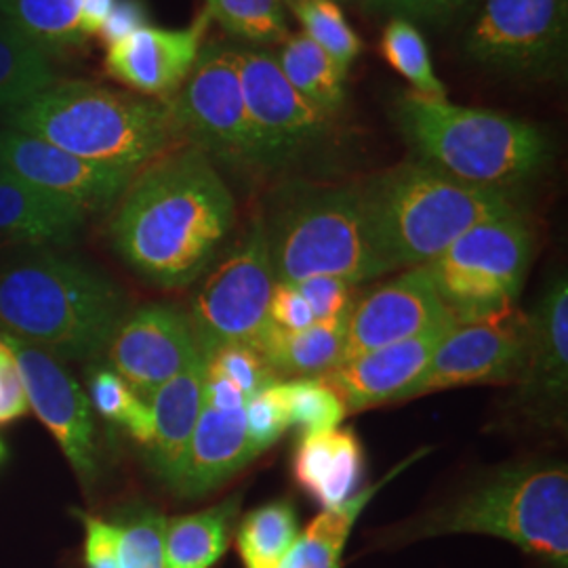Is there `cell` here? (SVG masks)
Listing matches in <instances>:
<instances>
[{
  "label": "cell",
  "instance_id": "cell-1",
  "mask_svg": "<svg viewBox=\"0 0 568 568\" xmlns=\"http://www.w3.org/2000/svg\"><path fill=\"white\" fill-rule=\"evenodd\" d=\"M236 203L201 148L182 143L145 164L110 224L116 253L148 283L183 288L215 264Z\"/></svg>",
  "mask_w": 568,
  "mask_h": 568
},
{
  "label": "cell",
  "instance_id": "cell-2",
  "mask_svg": "<svg viewBox=\"0 0 568 568\" xmlns=\"http://www.w3.org/2000/svg\"><path fill=\"white\" fill-rule=\"evenodd\" d=\"M124 314L116 284L55 246L0 251V333L58 361H91Z\"/></svg>",
  "mask_w": 568,
  "mask_h": 568
},
{
  "label": "cell",
  "instance_id": "cell-3",
  "mask_svg": "<svg viewBox=\"0 0 568 568\" xmlns=\"http://www.w3.org/2000/svg\"><path fill=\"white\" fill-rule=\"evenodd\" d=\"M4 121L79 159L129 171L187 143L171 103L89 81L55 82Z\"/></svg>",
  "mask_w": 568,
  "mask_h": 568
},
{
  "label": "cell",
  "instance_id": "cell-4",
  "mask_svg": "<svg viewBox=\"0 0 568 568\" xmlns=\"http://www.w3.org/2000/svg\"><path fill=\"white\" fill-rule=\"evenodd\" d=\"M358 187L392 270L426 265L474 225L523 211L514 190L469 185L422 161L392 166Z\"/></svg>",
  "mask_w": 568,
  "mask_h": 568
},
{
  "label": "cell",
  "instance_id": "cell-5",
  "mask_svg": "<svg viewBox=\"0 0 568 568\" xmlns=\"http://www.w3.org/2000/svg\"><path fill=\"white\" fill-rule=\"evenodd\" d=\"M400 532L396 541L405 544L445 535H488L554 568H567V464L539 459L501 467Z\"/></svg>",
  "mask_w": 568,
  "mask_h": 568
},
{
  "label": "cell",
  "instance_id": "cell-6",
  "mask_svg": "<svg viewBox=\"0 0 568 568\" xmlns=\"http://www.w3.org/2000/svg\"><path fill=\"white\" fill-rule=\"evenodd\" d=\"M394 114L422 163L469 185L514 190L539 175L549 161L546 135L508 114L415 91L396 100Z\"/></svg>",
  "mask_w": 568,
  "mask_h": 568
},
{
  "label": "cell",
  "instance_id": "cell-7",
  "mask_svg": "<svg viewBox=\"0 0 568 568\" xmlns=\"http://www.w3.org/2000/svg\"><path fill=\"white\" fill-rule=\"evenodd\" d=\"M265 230L278 283L335 276L361 284L394 272L375 243L358 185L310 192Z\"/></svg>",
  "mask_w": 568,
  "mask_h": 568
},
{
  "label": "cell",
  "instance_id": "cell-8",
  "mask_svg": "<svg viewBox=\"0 0 568 568\" xmlns=\"http://www.w3.org/2000/svg\"><path fill=\"white\" fill-rule=\"evenodd\" d=\"M535 236L523 211L474 225L427 262V276L457 323L516 305Z\"/></svg>",
  "mask_w": 568,
  "mask_h": 568
},
{
  "label": "cell",
  "instance_id": "cell-9",
  "mask_svg": "<svg viewBox=\"0 0 568 568\" xmlns=\"http://www.w3.org/2000/svg\"><path fill=\"white\" fill-rule=\"evenodd\" d=\"M276 283L264 217L255 215L243 236L201 276L185 312L201 356L209 358L227 344L257 347Z\"/></svg>",
  "mask_w": 568,
  "mask_h": 568
},
{
  "label": "cell",
  "instance_id": "cell-10",
  "mask_svg": "<svg viewBox=\"0 0 568 568\" xmlns=\"http://www.w3.org/2000/svg\"><path fill=\"white\" fill-rule=\"evenodd\" d=\"M183 140L209 159L260 166L257 143L236 68V47H203L182 89L169 100Z\"/></svg>",
  "mask_w": 568,
  "mask_h": 568
},
{
  "label": "cell",
  "instance_id": "cell-11",
  "mask_svg": "<svg viewBox=\"0 0 568 568\" xmlns=\"http://www.w3.org/2000/svg\"><path fill=\"white\" fill-rule=\"evenodd\" d=\"M527 344L528 316L516 305L462 321L445 335L400 403L450 387L518 384Z\"/></svg>",
  "mask_w": 568,
  "mask_h": 568
},
{
  "label": "cell",
  "instance_id": "cell-12",
  "mask_svg": "<svg viewBox=\"0 0 568 568\" xmlns=\"http://www.w3.org/2000/svg\"><path fill=\"white\" fill-rule=\"evenodd\" d=\"M568 0H485L467 28V55L509 74H541L567 51Z\"/></svg>",
  "mask_w": 568,
  "mask_h": 568
},
{
  "label": "cell",
  "instance_id": "cell-13",
  "mask_svg": "<svg viewBox=\"0 0 568 568\" xmlns=\"http://www.w3.org/2000/svg\"><path fill=\"white\" fill-rule=\"evenodd\" d=\"M236 68L260 166L288 163L325 138L328 116L286 81L272 53L236 47Z\"/></svg>",
  "mask_w": 568,
  "mask_h": 568
},
{
  "label": "cell",
  "instance_id": "cell-14",
  "mask_svg": "<svg viewBox=\"0 0 568 568\" xmlns=\"http://www.w3.org/2000/svg\"><path fill=\"white\" fill-rule=\"evenodd\" d=\"M20 371L28 405L58 440L61 453L84 488L100 478V448L89 396L58 358L18 337L0 333Z\"/></svg>",
  "mask_w": 568,
  "mask_h": 568
},
{
  "label": "cell",
  "instance_id": "cell-15",
  "mask_svg": "<svg viewBox=\"0 0 568 568\" xmlns=\"http://www.w3.org/2000/svg\"><path fill=\"white\" fill-rule=\"evenodd\" d=\"M105 356L110 368L150 405L154 392L201 358V352L183 310L148 304L122 316Z\"/></svg>",
  "mask_w": 568,
  "mask_h": 568
},
{
  "label": "cell",
  "instance_id": "cell-16",
  "mask_svg": "<svg viewBox=\"0 0 568 568\" xmlns=\"http://www.w3.org/2000/svg\"><path fill=\"white\" fill-rule=\"evenodd\" d=\"M0 164L20 182L79 206L87 215L121 201L138 171L91 163L16 129H0Z\"/></svg>",
  "mask_w": 568,
  "mask_h": 568
},
{
  "label": "cell",
  "instance_id": "cell-17",
  "mask_svg": "<svg viewBox=\"0 0 568 568\" xmlns=\"http://www.w3.org/2000/svg\"><path fill=\"white\" fill-rule=\"evenodd\" d=\"M448 321L457 318L443 304L426 267H408L356 300L347 321L344 361L405 342Z\"/></svg>",
  "mask_w": 568,
  "mask_h": 568
},
{
  "label": "cell",
  "instance_id": "cell-18",
  "mask_svg": "<svg viewBox=\"0 0 568 568\" xmlns=\"http://www.w3.org/2000/svg\"><path fill=\"white\" fill-rule=\"evenodd\" d=\"M211 16L203 9L185 28L143 26L108 47L105 72L143 98L169 102L190 77L204 47Z\"/></svg>",
  "mask_w": 568,
  "mask_h": 568
},
{
  "label": "cell",
  "instance_id": "cell-19",
  "mask_svg": "<svg viewBox=\"0 0 568 568\" xmlns=\"http://www.w3.org/2000/svg\"><path fill=\"white\" fill-rule=\"evenodd\" d=\"M455 325L457 321L440 323L405 342L344 361L323 379L344 400L347 415L400 403L406 389L419 379L436 347Z\"/></svg>",
  "mask_w": 568,
  "mask_h": 568
},
{
  "label": "cell",
  "instance_id": "cell-20",
  "mask_svg": "<svg viewBox=\"0 0 568 568\" xmlns=\"http://www.w3.org/2000/svg\"><path fill=\"white\" fill-rule=\"evenodd\" d=\"M528 316L527 358L518 379L525 408L546 417L565 415L568 392L567 276L549 284Z\"/></svg>",
  "mask_w": 568,
  "mask_h": 568
},
{
  "label": "cell",
  "instance_id": "cell-21",
  "mask_svg": "<svg viewBox=\"0 0 568 568\" xmlns=\"http://www.w3.org/2000/svg\"><path fill=\"white\" fill-rule=\"evenodd\" d=\"M253 459H257V455L246 436L244 408L217 410L203 406L180 469L169 488L185 499H199L224 487Z\"/></svg>",
  "mask_w": 568,
  "mask_h": 568
},
{
  "label": "cell",
  "instance_id": "cell-22",
  "mask_svg": "<svg viewBox=\"0 0 568 568\" xmlns=\"http://www.w3.org/2000/svg\"><path fill=\"white\" fill-rule=\"evenodd\" d=\"M365 476V448L352 427L302 434L293 453L295 485L323 509L354 497Z\"/></svg>",
  "mask_w": 568,
  "mask_h": 568
},
{
  "label": "cell",
  "instance_id": "cell-23",
  "mask_svg": "<svg viewBox=\"0 0 568 568\" xmlns=\"http://www.w3.org/2000/svg\"><path fill=\"white\" fill-rule=\"evenodd\" d=\"M87 213L16 178L0 183V251L74 243Z\"/></svg>",
  "mask_w": 568,
  "mask_h": 568
},
{
  "label": "cell",
  "instance_id": "cell-24",
  "mask_svg": "<svg viewBox=\"0 0 568 568\" xmlns=\"http://www.w3.org/2000/svg\"><path fill=\"white\" fill-rule=\"evenodd\" d=\"M204 358H196L150 398L152 440L148 459L154 474L169 487L175 478L187 443L199 424L204 400Z\"/></svg>",
  "mask_w": 568,
  "mask_h": 568
},
{
  "label": "cell",
  "instance_id": "cell-25",
  "mask_svg": "<svg viewBox=\"0 0 568 568\" xmlns=\"http://www.w3.org/2000/svg\"><path fill=\"white\" fill-rule=\"evenodd\" d=\"M347 321L349 314L335 321L314 323L304 331H283L267 323L257 349L276 377H325L344 361Z\"/></svg>",
  "mask_w": 568,
  "mask_h": 568
},
{
  "label": "cell",
  "instance_id": "cell-26",
  "mask_svg": "<svg viewBox=\"0 0 568 568\" xmlns=\"http://www.w3.org/2000/svg\"><path fill=\"white\" fill-rule=\"evenodd\" d=\"M429 448H424L415 455H410L400 466L394 467L387 471L386 476L375 483L373 487L358 490L354 497H349L345 504L337 508L323 509L300 537L295 539L293 548L284 556L281 568H339L342 558H344L347 539L352 535V528L356 520L361 518L363 509L368 506V501L396 478L403 469L413 466L422 455H426Z\"/></svg>",
  "mask_w": 568,
  "mask_h": 568
},
{
  "label": "cell",
  "instance_id": "cell-27",
  "mask_svg": "<svg viewBox=\"0 0 568 568\" xmlns=\"http://www.w3.org/2000/svg\"><path fill=\"white\" fill-rule=\"evenodd\" d=\"M241 495L213 508L166 518L164 568H211L222 560L234 537Z\"/></svg>",
  "mask_w": 568,
  "mask_h": 568
},
{
  "label": "cell",
  "instance_id": "cell-28",
  "mask_svg": "<svg viewBox=\"0 0 568 568\" xmlns=\"http://www.w3.org/2000/svg\"><path fill=\"white\" fill-rule=\"evenodd\" d=\"M286 81L291 82L305 100L314 103L326 116L335 114L344 103L345 74L325 51L305 34H291L274 55Z\"/></svg>",
  "mask_w": 568,
  "mask_h": 568
},
{
  "label": "cell",
  "instance_id": "cell-29",
  "mask_svg": "<svg viewBox=\"0 0 568 568\" xmlns=\"http://www.w3.org/2000/svg\"><path fill=\"white\" fill-rule=\"evenodd\" d=\"M300 537L297 509L286 501H270L244 516L234 541L244 568H281L284 556Z\"/></svg>",
  "mask_w": 568,
  "mask_h": 568
},
{
  "label": "cell",
  "instance_id": "cell-30",
  "mask_svg": "<svg viewBox=\"0 0 568 568\" xmlns=\"http://www.w3.org/2000/svg\"><path fill=\"white\" fill-rule=\"evenodd\" d=\"M55 84L49 55L0 16V110H13Z\"/></svg>",
  "mask_w": 568,
  "mask_h": 568
},
{
  "label": "cell",
  "instance_id": "cell-31",
  "mask_svg": "<svg viewBox=\"0 0 568 568\" xmlns=\"http://www.w3.org/2000/svg\"><path fill=\"white\" fill-rule=\"evenodd\" d=\"M0 16L47 55L87 41L82 0H0Z\"/></svg>",
  "mask_w": 568,
  "mask_h": 568
},
{
  "label": "cell",
  "instance_id": "cell-32",
  "mask_svg": "<svg viewBox=\"0 0 568 568\" xmlns=\"http://www.w3.org/2000/svg\"><path fill=\"white\" fill-rule=\"evenodd\" d=\"M204 9L230 37L255 47L283 44L291 37L284 0H204Z\"/></svg>",
  "mask_w": 568,
  "mask_h": 568
},
{
  "label": "cell",
  "instance_id": "cell-33",
  "mask_svg": "<svg viewBox=\"0 0 568 568\" xmlns=\"http://www.w3.org/2000/svg\"><path fill=\"white\" fill-rule=\"evenodd\" d=\"M286 9L295 16L305 34L318 44L342 72L347 74L349 65L363 53V41L349 26L339 2L335 0H284Z\"/></svg>",
  "mask_w": 568,
  "mask_h": 568
},
{
  "label": "cell",
  "instance_id": "cell-34",
  "mask_svg": "<svg viewBox=\"0 0 568 568\" xmlns=\"http://www.w3.org/2000/svg\"><path fill=\"white\" fill-rule=\"evenodd\" d=\"M89 403L105 422L121 426L143 447L152 440L150 405L129 387L110 366H95L89 375Z\"/></svg>",
  "mask_w": 568,
  "mask_h": 568
},
{
  "label": "cell",
  "instance_id": "cell-35",
  "mask_svg": "<svg viewBox=\"0 0 568 568\" xmlns=\"http://www.w3.org/2000/svg\"><path fill=\"white\" fill-rule=\"evenodd\" d=\"M382 53L387 63L410 82V91L426 98H447V89L434 72L429 49L413 21L392 18L382 34Z\"/></svg>",
  "mask_w": 568,
  "mask_h": 568
},
{
  "label": "cell",
  "instance_id": "cell-36",
  "mask_svg": "<svg viewBox=\"0 0 568 568\" xmlns=\"http://www.w3.org/2000/svg\"><path fill=\"white\" fill-rule=\"evenodd\" d=\"M284 405L288 410L291 426L300 427L302 434L326 432L344 424V400L326 384L323 377L281 382Z\"/></svg>",
  "mask_w": 568,
  "mask_h": 568
},
{
  "label": "cell",
  "instance_id": "cell-37",
  "mask_svg": "<svg viewBox=\"0 0 568 568\" xmlns=\"http://www.w3.org/2000/svg\"><path fill=\"white\" fill-rule=\"evenodd\" d=\"M119 525V568H164L166 518L154 508L131 509Z\"/></svg>",
  "mask_w": 568,
  "mask_h": 568
},
{
  "label": "cell",
  "instance_id": "cell-38",
  "mask_svg": "<svg viewBox=\"0 0 568 568\" xmlns=\"http://www.w3.org/2000/svg\"><path fill=\"white\" fill-rule=\"evenodd\" d=\"M204 365L209 371L224 375L234 386L241 387L246 398L278 382L272 366L265 363L262 352L253 345H222L209 358H204Z\"/></svg>",
  "mask_w": 568,
  "mask_h": 568
},
{
  "label": "cell",
  "instance_id": "cell-39",
  "mask_svg": "<svg viewBox=\"0 0 568 568\" xmlns=\"http://www.w3.org/2000/svg\"><path fill=\"white\" fill-rule=\"evenodd\" d=\"M244 419L251 448L257 457H262L265 450L274 447L283 438L284 432L291 427L281 382L260 389L246 400Z\"/></svg>",
  "mask_w": 568,
  "mask_h": 568
},
{
  "label": "cell",
  "instance_id": "cell-40",
  "mask_svg": "<svg viewBox=\"0 0 568 568\" xmlns=\"http://www.w3.org/2000/svg\"><path fill=\"white\" fill-rule=\"evenodd\" d=\"M295 286L304 295L316 323L347 316L356 304V284L347 283L344 278L312 276L302 283H295Z\"/></svg>",
  "mask_w": 568,
  "mask_h": 568
},
{
  "label": "cell",
  "instance_id": "cell-41",
  "mask_svg": "<svg viewBox=\"0 0 568 568\" xmlns=\"http://www.w3.org/2000/svg\"><path fill=\"white\" fill-rule=\"evenodd\" d=\"M87 568H119V525L100 516L81 514Z\"/></svg>",
  "mask_w": 568,
  "mask_h": 568
},
{
  "label": "cell",
  "instance_id": "cell-42",
  "mask_svg": "<svg viewBox=\"0 0 568 568\" xmlns=\"http://www.w3.org/2000/svg\"><path fill=\"white\" fill-rule=\"evenodd\" d=\"M267 323L283 331H304L316 321L295 284L276 283L267 307Z\"/></svg>",
  "mask_w": 568,
  "mask_h": 568
},
{
  "label": "cell",
  "instance_id": "cell-43",
  "mask_svg": "<svg viewBox=\"0 0 568 568\" xmlns=\"http://www.w3.org/2000/svg\"><path fill=\"white\" fill-rule=\"evenodd\" d=\"M469 0H366L371 11H382L403 20H445Z\"/></svg>",
  "mask_w": 568,
  "mask_h": 568
},
{
  "label": "cell",
  "instance_id": "cell-44",
  "mask_svg": "<svg viewBox=\"0 0 568 568\" xmlns=\"http://www.w3.org/2000/svg\"><path fill=\"white\" fill-rule=\"evenodd\" d=\"M143 26H148V9L143 0H114L98 37L108 49L138 32Z\"/></svg>",
  "mask_w": 568,
  "mask_h": 568
},
{
  "label": "cell",
  "instance_id": "cell-45",
  "mask_svg": "<svg viewBox=\"0 0 568 568\" xmlns=\"http://www.w3.org/2000/svg\"><path fill=\"white\" fill-rule=\"evenodd\" d=\"M28 396L23 389L20 371L7 349V354L0 358V424L13 422L28 413Z\"/></svg>",
  "mask_w": 568,
  "mask_h": 568
},
{
  "label": "cell",
  "instance_id": "cell-46",
  "mask_svg": "<svg viewBox=\"0 0 568 568\" xmlns=\"http://www.w3.org/2000/svg\"><path fill=\"white\" fill-rule=\"evenodd\" d=\"M204 406L217 408V410H239L246 406V396L243 389L234 386L224 375L209 371L204 365Z\"/></svg>",
  "mask_w": 568,
  "mask_h": 568
},
{
  "label": "cell",
  "instance_id": "cell-47",
  "mask_svg": "<svg viewBox=\"0 0 568 568\" xmlns=\"http://www.w3.org/2000/svg\"><path fill=\"white\" fill-rule=\"evenodd\" d=\"M114 0H82V32L87 39L98 37Z\"/></svg>",
  "mask_w": 568,
  "mask_h": 568
},
{
  "label": "cell",
  "instance_id": "cell-48",
  "mask_svg": "<svg viewBox=\"0 0 568 568\" xmlns=\"http://www.w3.org/2000/svg\"><path fill=\"white\" fill-rule=\"evenodd\" d=\"M11 178H13V175H11V173L0 164V183L7 182V180H11Z\"/></svg>",
  "mask_w": 568,
  "mask_h": 568
},
{
  "label": "cell",
  "instance_id": "cell-49",
  "mask_svg": "<svg viewBox=\"0 0 568 568\" xmlns=\"http://www.w3.org/2000/svg\"><path fill=\"white\" fill-rule=\"evenodd\" d=\"M4 354H7V347H4V344H2V342H0V358H2V356H4Z\"/></svg>",
  "mask_w": 568,
  "mask_h": 568
},
{
  "label": "cell",
  "instance_id": "cell-50",
  "mask_svg": "<svg viewBox=\"0 0 568 568\" xmlns=\"http://www.w3.org/2000/svg\"><path fill=\"white\" fill-rule=\"evenodd\" d=\"M4 459V447H2V443H0V462Z\"/></svg>",
  "mask_w": 568,
  "mask_h": 568
},
{
  "label": "cell",
  "instance_id": "cell-51",
  "mask_svg": "<svg viewBox=\"0 0 568 568\" xmlns=\"http://www.w3.org/2000/svg\"><path fill=\"white\" fill-rule=\"evenodd\" d=\"M335 2H352V0H335Z\"/></svg>",
  "mask_w": 568,
  "mask_h": 568
}]
</instances>
